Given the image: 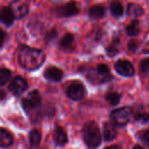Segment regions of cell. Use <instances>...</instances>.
Listing matches in <instances>:
<instances>
[{
    "label": "cell",
    "instance_id": "484cf974",
    "mask_svg": "<svg viewBox=\"0 0 149 149\" xmlns=\"http://www.w3.org/2000/svg\"><path fill=\"white\" fill-rule=\"evenodd\" d=\"M140 68L141 71L144 73H148L149 72V58H145L141 62L140 65Z\"/></svg>",
    "mask_w": 149,
    "mask_h": 149
},
{
    "label": "cell",
    "instance_id": "ba28073f",
    "mask_svg": "<svg viewBox=\"0 0 149 149\" xmlns=\"http://www.w3.org/2000/svg\"><path fill=\"white\" fill-rule=\"evenodd\" d=\"M57 14L60 17H72L79 12V6L75 2H70L57 8Z\"/></svg>",
    "mask_w": 149,
    "mask_h": 149
},
{
    "label": "cell",
    "instance_id": "7c38bea8",
    "mask_svg": "<svg viewBox=\"0 0 149 149\" xmlns=\"http://www.w3.org/2000/svg\"><path fill=\"white\" fill-rule=\"evenodd\" d=\"M15 17L12 10L8 6H3L1 10V20L6 26H10L14 22Z\"/></svg>",
    "mask_w": 149,
    "mask_h": 149
},
{
    "label": "cell",
    "instance_id": "277c9868",
    "mask_svg": "<svg viewBox=\"0 0 149 149\" xmlns=\"http://www.w3.org/2000/svg\"><path fill=\"white\" fill-rule=\"evenodd\" d=\"M41 102V97L39 94V92L37 90H34L31 92L24 100H23V107L25 110H32L37 108Z\"/></svg>",
    "mask_w": 149,
    "mask_h": 149
},
{
    "label": "cell",
    "instance_id": "d4e9b609",
    "mask_svg": "<svg viewBox=\"0 0 149 149\" xmlns=\"http://www.w3.org/2000/svg\"><path fill=\"white\" fill-rule=\"evenodd\" d=\"M135 120L143 123H146L149 120V113H141V112H138L135 114Z\"/></svg>",
    "mask_w": 149,
    "mask_h": 149
},
{
    "label": "cell",
    "instance_id": "3957f363",
    "mask_svg": "<svg viewBox=\"0 0 149 149\" xmlns=\"http://www.w3.org/2000/svg\"><path fill=\"white\" fill-rule=\"evenodd\" d=\"M131 115L132 109L128 107H123L112 112L111 120L114 125L118 127H124L128 123Z\"/></svg>",
    "mask_w": 149,
    "mask_h": 149
},
{
    "label": "cell",
    "instance_id": "9c48e42d",
    "mask_svg": "<svg viewBox=\"0 0 149 149\" xmlns=\"http://www.w3.org/2000/svg\"><path fill=\"white\" fill-rule=\"evenodd\" d=\"M10 10L13 12V15L15 17V18H23L24 17H25L28 13V6L26 3H23L20 0H14L10 3Z\"/></svg>",
    "mask_w": 149,
    "mask_h": 149
},
{
    "label": "cell",
    "instance_id": "2e32d148",
    "mask_svg": "<svg viewBox=\"0 0 149 149\" xmlns=\"http://www.w3.org/2000/svg\"><path fill=\"white\" fill-rule=\"evenodd\" d=\"M105 13H106V9L101 4L93 5L89 9V15L93 18H96V19L101 18L104 17Z\"/></svg>",
    "mask_w": 149,
    "mask_h": 149
},
{
    "label": "cell",
    "instance_id": "ac0fdd59",
    "mask_svg": "<svg viewBox=\"0 0 149 149\" xmlns=\"http://www.w3.org/2000/svg\"><path fill=\"white\" fill-rule=\"evenodd\" d=\"M110 9L112 14L114 17H121L124 14V7L122 3L118 0H114L111 3Z\"/></svg>",
    "mask_w": 149,
    "mask_h": 149
},
{
    "label": "cell",
    "instance_id": "6da1fadb",
    "mask_svg": "<svg viewBox=\"0 0 149 149\" xmlns=\"http://www.w3.org/2000/svg\"><path fill=\"white\" fill-rule=\"evenodd\" d=\"M18 62L26 70L33 71L39 68L45 61V53L38 49L20 45L18 48Z\"/></svg>",
    "mask_w": 149,
    "mask_h": 149
},
{
    "label": "cell",
    "instance_id": "83f0119b",
    "mask_svg": "<svg viewBox=\"0 0 149 149\" xmlns=\"http://www.w3.org/2000/svg\"><path fill=\"white\" fill-rule=\"evenodd\" d=\"M128 48H129L130 51L135 52L137 50V48H138V43H137V41L134 40V39L130 40L129 43H128Z\"/></svg>",
    "mask_w": 149,
    "mask_h": 149
},
{
    "label": "cell",
    "instance_id": "7a4b0ae2",
    "mask_svg": "<svg viewBox=\"0 0 149 149\" xmlns=\"http://www.w3.org/2000/svg\"><path fill=\"white\" fill-rule=\"evenodd\" d=\"M83 138L89 148L95 149L100 145L101 135L100 128L94 121H89L84 126Z\"/></svg>",
    "mask_w": 149,
    "mask_h": 149
},
{
    "label": "cell",
    "instance_id": "d6a6232c",
    "mask_svg": "<svg viewBox=\"0 0 149 149\" xmlns=\"http://www.w3.org/2000/svg\"><path fill=\"white\" fill-rule=\"evenodd\" d=\"M133 149H144L142 147H141V146H139V145H136V146H134V148Z\"/></svg>",
    "mask_w": 149,
    "mask_h": 149
},
{
    "label": "cell",
    "instance_id": "f1b7e54d",
    "mask_svg": "<svg viewBox=\"0 0 149 149\" xmlns=\"http://www.w3.org/2000/svg\"><path fill=\"white\" fill-rule=\"evenodd\" d=\"M0 38H1V47L3 45V43H4V41H5V37H6V33L3 31V30H1L0 31Z\"/></svg>",
    "mask_w": 149,
    "mask_h": 149
},
{
    "label": "cell",
    "instance_id": "d6986e66",
    "mask_svg": "<svg viewBox=\"0 0 149 149\" xmlns=\"http://www.w3.org/2000/svg\"><path fill=\"white\" fill-rule=\"evenodd\" d=\"M141 31L140 23L138 20H133L126 28V31L128 36H136Z\"/></svg>",
    "mask_w": 149,
    "mask_h": 149
},
{
    "label": "cell",
    "instance_id": "9a60e30c",
    "mask_svg": "<svg viewBox=\"0 0 149 149\" xmlns=\"http://www.w3.org/2000/svg\"><path fill=\"white\" fill-rule=\"evenodd\" d=\"M127 13L129 17H139L141 16H142L144 14V10L143 8L137 4V3H129L127 5Z\"/></svg>",
    "mask_w": 149,
    "mask_h": 149
},
{
    "label": "cell",
    "instance_id": "e0dca14e",
    "mask_svg": "<svg viewBox=\"0 0 149 149\" xmlns=\"http://www.w3.org/2000/svg\"><path fill=\"white\" fill-rule=\"evenodd\" d=\"M13 142V138L11 134L7 132L4 128L1 129L0 132V145L1 148H7L10 146Z\"/></svg>",
    "mask_w": 149,
    "mask_h": 149
},
{
    "label": "cell",
    "instance_id": "7402d4cb",
    "mask_svg": "<svg viewBox=\"0 0 149 149\" xmlns=\"http://www.w3.org/2000/svg\"><path fill=\"white\" fill-rule=\"evenodd\" d=\"M10 75H11V73H10V70L5 69V68L1 69V72H0V85L3 86L9 80V79L10 78Z\"/></svg>",
    "mask_w": 149,
    "mask_h": 149
},
{
    "label": "cell",
    "instance_id": "5bb4252c",
    "mask_svg": "<svg viewBox=\"0 0 149 149\" xmlns=\"http://www.w3.org/2000/svg\"><path fill=\"white\" fill-rule=\"evenodd\" d=\"M73 45H74V36L72 33H66L59 41V47L65 51L73 48Z\"/></svg>",
    "mask_w": 149,
    "mask_h": 149
},
{
    "label": "cell",
    "instance_id": "30bf717a",
    "mask_svg": "<svg viewBox=\"0 0 149 149\" xmlns=\"http://www.w3.org/2000/svg\"><path fill=\"white\" fill-rule=\"evenodd\" d=\"M53 140L57 146L62 147L67 143V135L64 128L60 126H57L53 134Z\"/></svg>",
    "mask_w": 149,
    "mask_h": 149
},
{
    "label": "cell",
    "instance_id": "ffe728a7",
    "mask_svg": "<svg viewBox=\"0 0 149 149\" xmlns=\"http://www.w3.org/2000/svg\"><path fill=\"white\" fill-rule=\"evenodd\" d=\"M29 140H30V143L32 147H37L39 145L40 141H41V134L38 130H32L31 131L30 134H29Z\"/></svg>",
    "mask_w": 149,
    "mask_h": 149
},
{
    "label": "cell",
    "instance_id": "4fadbf2b",
    "mask_svg": "<svg viewBox=\"0 0 149 149\" xmlns=\"http://www.w3.org/2000/svg\"><path fill=\"white\" fill-rule=\"evenodd\" d=\"M103 135L106 141H111L113 139H115L117 135V130L114 127L113 124L111 122H107L104 124V128H103Z\"/></svg>",
    "mask_w": 149,
    "mask_h": 149
},
{
    "label": "cell",
    "instance_id": "4316f807",
    "mask_svg": "<svg viewBox=\"0 0 149 149\" xmlns=\"http://www.w3.org/2000/svg\"><path fill=\"white\" fill-rule=\"evenodd\" d=\"M57 36H58V31H57V30L52 29V30H51V31L46 34V40L51 41L52 39L57 38Z\"/></svg>",
    "mask_w": 149,
    "mask_h": 149
},
{
    "label": "cell",
    "instance_id": "1f68e13d",
    "mask_svg": "<svg viewBox=\"0 0 149 149\" xmlns=\"http://www.w3.org/2000/svg\"><path fill=\"white\" fill-rule=\"evenodd\" d=\"M3 98H4V92L2 90V91H1V100H3Z\"/></svg>",
    "mask_w": 149,
    "mask_h": 149
},
{
    "label": "cell",
    "instance_id": "cb8c5ba5",
    "mask_svg": "<svg viewBox=\"0 0 149 149\" xmlns=\"http://www.w3.org/2000/svg\"><path fill=\"white\" fill-rule=\"evenodd\" d=\"M97 72L100 75H103L104 77H108L110 78V74H109V67L107 65L101 64L97 66Z\"/></svg>",
    "mask_w": 149,
    "mask_h": 149
},
{
    "label": "cell",
    "instance_id": "8992f818",
    "mask_svg": "<svg viewBox=\"0 0 149 149\" xmlns=\"http://www.w3.org/2000/svg\"><path fill=\"white\" fill-rule=\"evenodd\" d=\"M115 70L118 73H120L122 76L126 77H131L134 74V68L132 63L128 60L120 59L118 60L115 63Z\"/></svg>",
    "mask_w": 149,
    "mask_h": 149
},
{
    "label": "cell",
    "instance_id": "4dcf8cb0",
    "mask_svg": "<svg viewBox=\"0 0 149 149\" xmlns=\"http://www.w3.org/2000/svg\"><path fill=\"white\" fill-rule=\"evenodd\" d=\"M144 138H145V140L147 141H148L149 142V129L145 133V135H144Z\"/></svg>",
    "mask_w": 149,
    "mask_h": 149
},
{
    "label": "cell",
    "instance_id": "8fae6325",
    "mask_svg": "<svg viewBox=\"0 0 149 149\" xmlns=\"http://www.w3.org/2000/svg\"><path fill=\"white\" fill-rule=\"evenodd\" d=\"M45 78L51 81H59L63 78V72L55 66H50L46 68L44 72Z\"/></svg>",
    "mask_w": 149,
    "mask_h": 149
},
{
    "label": "cell",
    "instance_id": "44dd1931",
    "mask_svg": "<svg viewBox=\"0 0 149 149\" xmlns=\"http://www.w3.org/2000/svg\"><path fill=\"white\" fill-rule=\"evenodd\" d=\"M120 99H121V95L118 93H114V92H112V93H108L107 95H106V100L113 106H116L120 103Z\"/></svg>",
    "mask_w": 149,
    "mask_h": 149
},
{
    "label": "cell",
    "instance_id": "5b68a950",
    "mask_svg": "<svg viewBox=\"0 0 149 149\" xmlns=\"http://www.w3.org/2000/svg\"><path fill=\"white\" fill-rule=\"evenodd\" d=\"M27 87L28 85L26 80L20 76H17L10 82L9 86V90L11 92L12 94L16 96H19L27 89Z\"/></svg>",
    "mask_w": 149,
    "mask_h": 149
},
{
    "label": "cell",
    "instance_id": "603a6c76",
    "mask_svg": "<svg viewBox=\"0 0 149 149\" xmlns=\"http://www.w3.org/2000/svg\"><path fill=\"white\" fill-rule=\"evenodd\" d=\"M120 43V41L118 42V40H115L113 44H111L108 47H107V54H108V56H110V57H113V56H115L117 53H118V52H119V46H118V44Z\"/></svg>",
    "mask_w": 149,
    "mask_h": 149
},
{
    "label": "cell",
    "instance_id": "52a82bcc",
    "mask_svg": "<svg viewBox=\"0 0 149 149\" xmlns=\"http://www.w3.org/2000/svg\"><path fill=\"white\" fill-rule=\"evenodd\" d=\"M67 95L72 100H79L85 95V88L84 86L80 82H73L72 83L67 89Z\"/></svg>",
    "mask_w": 149,
    "mask_h": 149
},
{
    "label": "cell",
    "instance_id": "f546056e",
    "mask_svg": "<svg viewBox=\"0 0 149 149\" xmlns=\"http://www.w3.org/2000/svg\"><path fill=\"white\" fill-rule=\"evenodd\" d=\"M105 149H121V148H120V146H118V145H113V146L107 147V148H106Z\"/></svg>",
    "mask_w": 149,
    "mask_h": 149
}]
</instances>
